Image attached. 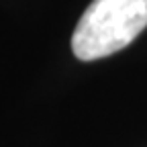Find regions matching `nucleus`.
<instances>
[{
	"instance_id": "f257e3e1",
	"label": "nucleus",
	"mask_w": 147,
	"mask_h": 147,
	"mask_svg": "<svg viewBox=\"0 0 147 147\" xmlns=\"http://www.w3.org/2000/svg\"><path fill=\"white\" fill-rule=\"evenodd\" d=\"M147 27V0H94L76 25L71 51L82 61L113 55Z\"/></svg>"
}]
</instances>
